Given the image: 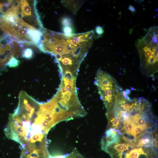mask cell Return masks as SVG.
Returning <instances> with one entry per match:
<instances>
[{"mask_svg": "<svg viewBox=\"0 0 158 158\" xmlns=\"http://www.w3.org/2000/svg\"><path fill=\"white\" fill-rule=\"evenodd\" d=\"M38 44L45 52L54 55L62 72L78 73L80 66L93 44V31L76 34H65L45 30Z\"/></svg>", "mask_w": 158, "mask_h": 158, "instance_id": "cell-1", "label": "cell"}, {"mask_svg": "<svg viewBox=\"0 0 158 158\" xmlns=\"http://www.w3.org/2000/svg\"><path fill=\"white\" fill-rule=\"evenodd\" d=\"M158 27L148 29L146 35L136 42L139 54L141 69L148 77L158 72Z\"/></svg>", "mask_w": 158, "mask_h": 158, "instance_id": "cell-2", "label": "cell"}, {"mask_svg": "<svg viewBox=\"0 0 158 158\" xmlns=\"http://www.w3.org/2000/svg\"><path fill=\"white\" fill-rule=\"evenodd\" d=\"M94 84L97 86L101 99L108 111L113 109L116 99L123 91L116 79L106 72L99 70Z\"/></svg>", "mask_w": 158, "mask_h": 158, "instance_id": "cell-3", "label": "cell"}, {"mask_svg": "<svg viewBox=\"0 0 158 158\" xmlns=\"http://www.w3.org/2000/svg\"><path fill=\"white\" fill-rule=\"evenodd\" d=\"M124 151L122 158H157V153L153 150H145L142 147Z\"/></svg>", "mask_w": 158, "mask_h": 158, "instance_id": "cell-4", "label": "cell"}, {"mask_svg": "<svg viewBox=\"0 0 158 158\" xmlns=\"http://www.w3.org/2000/svg\"><path fill=\"white\" fill-rule=\"evenodd\" d=\"M20 6L22 17H26L31 15V8L26 1H20Z\"/></svg>", "mask_w": 158, "mask_h": 158, "instance_id": "cell-5", "label": "cell"}, {"mask_svg": "<svg viewBox=\"0 0 158 158\" xmlns=\"http://www.w3.org/2000/svg\"><path fill=\"white\" fill-rule=\"evenodd\" d=\"M153 143L152 138H151L149 135H145L139 140L138 146L152 147L153 146Z\"/></svg>", "mask_w": 158, "mask_h": 158, "instance_id": "cell-6", "label": "cell"}, {"mask_svg": "<svg viewBox=\"0 0 158 158\" xmlns=\"http://www.w3.org/2000/svg\"><path fill=\"white\" fill-rule=\"evenodd\" d=\"M124 127L123 129L127 133L132 134L135 126L136 125L132 120L128 122H124Z\"/></svg>", "mask_w": 158, "mask_h": 158, "instance_id": "cell-7", "label": "cell"}, {"mask_svg": "<svg viewBox=\"0 0 158 158\" xmlns=\"http://www.w3.org/2000/svg\"><path fill=\"white\" fill-rule=\"evenodd\" d=\"M33 51L32 49L28 48L25 49L22 51V57L27 59H31L33 56Z\"/></svg>", "mask_w": 158, "mask_h": 158, "instance_id": "cell-8", "label": "cell"}, {"mask_svg": "<svg viewBox=\"0 0 158 158\" xmlns=\"http://www.w3.org/2000/svg\"><path fill=\"white\" fill-rule=\"evenodd\" d=\"M20 64V61L14 57L12 56L6 64L11 68H15L18 67Z\"/></svg>", "mask_w": 158, "mask_h": 158, "instance_id": "cell-9", "label": "cell"}, {"mask_svg": "<svg viewBox=\"0 0 158 158\" xmlns=\"http://www.w3.org/2000/svg\"><path fill=\"white\" fill-rule=\"evenodd\" d=\"M146 129V128L145 127L136 125L134 127L133 132L131 135L136 138L137 135L142 133Z\"/></svg>", "mask_w": 158, "mask_h": 158, "instance_id": "cell-10", "label": "cell"}, {"mask_svg": "<svg viewBox=\"0 0 158 158\" xmlns=\"http://www.w3.org/2000/svg\"><path fill=\"white\" fill-rule=\"evenodd\" d=\"M96 31L97 33L99 35L102 34L104 32V30L103 28L99 26H98L96 28Z\"/></svg>", "mask_w": 158, "mask_h": 158, "instance_id": "cell-11", "label": "cell"}, {"mask_svg": "<svg viewBox=\"0 0 158 158\" xmlns=\"http://www.w3.org/2000/svg\"><path fill=\"white\" fill-rule=\"evenodd\" d=\"M128 9L132 12L134 13L136 11V10L134 7L132 5H129V7Z\"/></svg>", "mask_w": 158, "mask_h": 158, "instance_id": "cell-12", "label": "cell"}, {"mask_svg": "<svg viewBox=\"0 0 158 158\" xmlns=\"http://www.w3.org/2000/svg\"><path fill=\"white\" fill-rule=\"evenodd\" d=\"M4 5L3 4L0 3V13L2 12L3 9L4 7Z\"/></svg>", "mask_w": 158, "mask_h": 158, "instance_id": "cell-13", "label": "cell"}]
</instances>
